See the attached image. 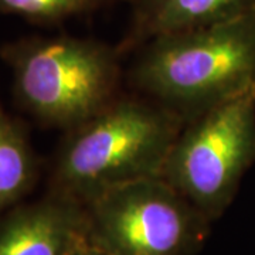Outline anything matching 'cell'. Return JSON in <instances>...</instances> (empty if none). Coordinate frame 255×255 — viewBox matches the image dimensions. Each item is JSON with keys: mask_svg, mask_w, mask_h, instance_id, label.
Segmentation results:
<instances>
[{"mask_svg": "<svg viewBox=\"0 0 255 255\" xmlns=\"http://www.w3.org/2000/svg\"><path fill=\"white\" fill-rule=\"evenodd\" d=\"M117 1L121 0H0V11L13 13L36 23H58Z\"/></svg>", "mask_w": 255, "mask_h": 255, "instance_id": "9", "label": "cell"}, {"mask_svg": "<svg viewBox=\"0 0 255 255\" xmlns=\"http://www.w3.org/2000/svg\"><path fill=\"white\" fill-rule=\"evenodd\" d=\"M85 207L88 244L108 255H197L211 228L160 176L122 184Z\"/></svg>", "mask_w": 255, "mask_h": 255, "instance_id": "5", "label": "cell"}, {"mask_svg": "<svg viewBox=\"0 0 255 255\" xmlns=\"http://www.w3.org/2000/svg\"><path fill=\"white\" fill-rule=\"evenodd\" d=\"M130 21L119 41L122 57L152 38L211 26L255 11V0H127Z\"/></svg>", "mask_w": 255, "mask_h": 255, "instance_id": "7", "label": "cell"}, {"mask_svg": "<svg viewBox=\"0 0 255 255\" xmlns=\"http://www.w3.org/2000/svg\"><path fill=\"white\" fill-rule=\"evenodd\" d=\"M1 57L11 67L23 110L48 127L70 130L121 95L122 55L94 38H30L9 44Z\"/></svg>", "mask_w": 255, "mask_h": 255, "instance_id": "3", "label": "cell"}, {"mask_svg": "<svg viewBox=\"0 0 255 255\" xmlns=\"http://www.w3.org/2000/svg\"><path fill=\"white\" fill-rule=\"evenodd\" d=\"M255 164V88L184 124L160 177L213 223Z\"/></svg>", "mask_w": 255, "mask_h": 255, "instance_id": "4", "label": "cell"}, {"mask_svg": "<svg viewBox=\"0 0 255 255\" xmlns=\"http://www.w3.org/2000/svg\"><path fill=\"white\" fill-rule=\"evenodd\" d=\"M38 162L24 127L10 117L0 102V214L31 191Z\"/></svg>", "mask_w": 255, "mask_h": 255, "instance_id": "8", "label": "cell"}, {"mask_svg": "<svg viewBox=\"0 0 255 255\" xmlns=\"http://www.w3.org/2000/svg\"><path fill=\"white\" fill-rule=\"evenodd\" d=\"M73 255H108V254H105L104 251H101V250L95 248V247L87 244V246L81 247L80 250H77Z\"/></svg>", "mask_w": 255, "mask_h": 255, "instance_id": "10", "label": "cell"}, {"mask_svg": "<svg viewBox=\"0 0 255 255\" xmlns=\"http://www.w3.org/2000/svg\"><path fill=\"white\" fill-rule=\"evenodd\" d=\"M184 121L142 95H124L65 132L50 191L84 206L122 184L162 173Z\"/></svg>", "mask_w": 255, "mask_h": 255, "instance_id": "2", "label": "cell"}, {"mask_svg": "<svg viewBox=\"0 0 255 255\" xmlns=\"http://www.w3.org/2000/svg\"><path fill=\"white\" fill-rule=\"evenodd\" d=\"M87 207L48 191L0 216V255H73L88 244Z\"/></svg>", "mask_w": 255, "mask_h": 255, "instance_id": "6", "label": "cell"}, {"mask_svg": "<svg viewBox=\"0 0 255 255\" xmlns=\"http://www.w3.org/2000/svg\"><path fill=\"white\" fill-rule=\"evenodd\" d=\"M135 53L130 87L187 124L255 88V11L155 37Z\"/></svg>", "mask_w": 255, "mask_h": 255, "instance_id": "1", "label": "cell"}]
</instances>
